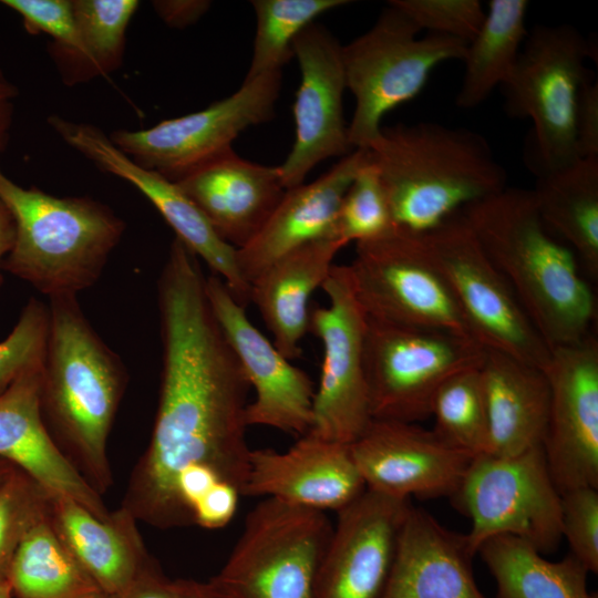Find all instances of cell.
<instances>
[{
    "mask_svg": "<svg viewBox=\"0 0 598 598\" xmlns=\"http://www.w3.org/2000/svg\"><path fill=\"white\" fill-rule=\"evenodd\" d=\"M210 308L255 390L246 409L248 426L261 425L303 435L312 424L315 386L310 377L285 358L249 320L226 283L206 277Z\"/></svg>",
    "mask_w": 598,
    "mask_h": 598,
    "instance_id": "18",
    "label": "cell"
},
{
    "mask_svg": "<svg viewBox=\"0 0 598 598\" xmlns=\"http://www.w3.org/2000/svg\"><path fill=\"white\" fill-rule=\"evenodd\" d=\"M466 536L410 507L382 598H486L473 574Z\"/></svg>",
    "mask_w": 598,
    "mask_h": 598,
    "instance_id": "25",
    "label": "cell"
},
{
    "mask_svg": "<svg viewBox=\"0 0 598 598\" xmlns=\"http://www.w3.org/2000/svg\"><path fill=\"white\" fill-rule=\"evenodd\" d=\"M17 96L18 89L0 69V153L9 141Z\"/></svg>",
    "mask_w": 598,
    "mask_h": 598,
    "instance_id": "46",
    "label": "cell"
},
{
    "mask_svg": "<svg viewBox=\"0 0 598 598\" xmlns=\"http://www.w3.org/2000/svg\"><path fill=\"white\" fill-rule=\"evenodd\" d=\"M548 229L557 233L591 278L598 276V157L538 174L532 190Z\"/></svg>",
    "mask_w": 598,
    "mask_h": 598,
    "instance_id": "29",
    "label": "cell"
},
{
    "mask_svg": "<svg viewBox=\"0 0 598 598\" xmlns=\"http://www.w3.org/2000/svg\"><path fill=\"white\" fill-rule=\"evenodd\" d=\"M544 369L549 412L543 448L549 473L564 493L598 488V342L585 339L550 350Z\"/></svg>",
    "mask_w": 598,
    "mask_h": 598,
    "instance_id": "15",
    "label": "cell"
},
{
    "mask_svg": "<svg viewBox=\"0 0 598 598\" xmlns=\"http://www.w3.org/2000/svg\"><path fill=\"white\" fill-rule=\"evenodd\" d=\"M395 228L426 234L503 190L507 176L478 133L431 122L382 127L367 150Z\"/></svg>",
    "mask_w": 598,
    "mask_h": 598,
    "instance_id": "4",
    "label": "cell"
},
{
    "mask_svg": "<svg viewBox=\"0 0 598 598\" xmlns=\"http://www.w3.org/2000/svg\"><path fill=\"white\" fill-rule=\"evenodd\" d=\"M207 0H155L152 7L165 24L185 29L196 23L210 8Z\"/></svg>",
    "mask_w": 598,
    "mask_h": 598,
    "instance_id": "45",
    "label": "cell"
},
{
    "mask_svg": "<svg viewBox=\"0 0 598 598\" xmlns=\"http://www.w3.org/2000/svg\"><path fill=\"white\" fill-rule=\"evenodd\" d=\"M0 199L16 226L1 269L49 299L76 296L92 287L125 230V223L107 205L22 187L1 167Z\"/></svg>",
    "mask_w": 598,
    "mask_h": 598,
    "instance_id": "5",
    "label": "cell"
},
{
    "mask_svg": "<svg viewBox=\"0 0 598 598\" xmlns=\"http://www.w3.org/2000/svg\"><path fill=\"white\" fill-rule=\"evenodd\" d=\"M485 353L465 336L367 317L363 362L372 419L415 423L430 417L439 388L480 368Z\"/></svg>",
    "mask_w": 598,
    "mask_h": 598,
    "instance_id": "8",
    "label": "cell"
},
{
    "mask_svg": "<svg viewBox=\"0 0 598 598\" xmlns=\"http://www.w3.org/2000/svg\"><path fill=\"white\" fill-rule=\"evenodd\" d=\"M527 9L526 0L489 1L483 24L468 42L463 59L465 71L455 100L457 106L480 105L507 81L528 34Z\"/></svg>",
    "mask_w": 598,
    "mask_h": 598,
    "instance_id": "32",
    "label": "cell"
},
{
    "mask_svg": "<svg viewBox=\"0 0 598 598\" xmlns=\"http://www.w3.org/2000/svg\"><path fill=\"white\" fill-rule=\"evenodd\" d=\"M292 51L301 81L293 103L295 143L278 166L285 189L303 184L322 161L353 151L343 117L347 86L342 45L324 27L313 22L296 38Z\"/></svg>",
    "mask_w": 598,
    "mask_h": 598,
    "instance_id": "17",
    "label": "cell"
},
{
    "mask_svg": "<svg viewBox=\"0 0 598 598\" xmlns=\"http://www.w3.org/2000/svg\"><path fill=\"white\" fill-rule=\"evenodd\" d=\"M0 598H13V595H12V591L8 581L0 582Z\"/></svg>",
    "mask_w": 598,
    "mask_h": 598,
    "instance_id": "50",
    "label": "cell"
},
{
    "mask_svg": "<svg viewBox=\"0 0 598 598\" xmlns=\"http://www.w3.org/2000/svg\"><path fill=\"white\" fill-rule=\"evenodd\" d=\"M480 373L488 423V454L508 457L543 445L550 401L544 370L486 349Z\"/></svg>",
    "mask_w": 598,
    "mask_h": 598,
    "instance_id": "27",
    "label": "cell"
},
{
    "mask_svg": "<svg viewBox=\"0 0 598 598\" xmlns=\"http://www.w3.org/2000/svg\"><path fill=\"white\" fill-rule=\"evenodd\" d=\"M394 228L379 174L367 159L341 200L333 236L344 247L380 238Z\"/></svg>",
    "mask_w": 598,
    "mask_h": 598,
    "instance_id": "36",
    "label": "cell"
},
{
    "mask_svg": "<svg viewBox=\"0 0 598 598\" xmlns=\"http://www.w3.org/2000/svg\"><path fill=\"white\" fill-rule=\"evenodd\" d=\"M176 184L236 250L257 235L286 192L278 166L245 159L233 147Z\"/></svg>",
    "mask_w": 598,
    "mask_h": 598,
    "instance_id": "23",
    "label": "cell"
},
{
    "mask_svg": "<svg viewBox=\"0 0 598 598\" xmlns=\"http://www.w3.org/2000/svg\"><path fill=\"white\" fill-rule=\"evenodd\" d=\"M561 495V534L575 556L589 571L598 573V492L578 487Z\"/></svg>",
    "mask_w": 598,
    "mask_h": 598,
    "instance_id": "40",
    "label": "cell"
},
{
    "mask_svg": "<svg viewBox=\"0 0 598 598\" xmlns=\"http://www.w3.org/2000/svg\"><path fill=\"white\" fill-rule=\"evenodd\" d=\"M332 532L324 512L265 497L208 582L225 598H313Z\"/></svg>",
    "mask_w": 598,
    "mask_h": 598,
    "instance_id": "7",
    "label": "cell"
},
{
    "mask_svg": "<svg viewBox=\"0 0 598 598\" xmlns=\"http://www.w3.org/2000/svg\"><path fill=\"white\" fill-rule=\"evenodd\" d=\"M578 155L598 157V84L588 80L582 84L576 113Z\"/></svg>",
    "mask_w": 598,
    "mask_h": 598,
    "instance_id": "43",
    "label": "cell"
},
{
    "mask_svg": "<svg viewBox=\"0 0 598 598\" xmlns=\"http://www.w3.org/2000/svg\"><path fill=\"white\" fill-rule=\"evenodd\" d=\"M116 598H184L181 580L168 579L153 559Z\"/></svg>",
    "mask_w": 598,
    "mask_h": 598,
    "instance_id": "44",
    "label": "cell"
},
{
    "mask_svg": "<svg viewBox=\"0 0 598 598\" xmlns=\"http://www.w3.org/2000/svg\"><path fill=\"white\" fill-rule=\"evenodd\" d=\"M1 3L18 13L30 34L51 37V45L71 49L76 43V29L72 0H2Z\"/></svg>",
    "mask_w": 598,
    "mask_h": 598,
    "instance_id": "41",
    "label": "cell"
},
{
    "mask_svg": "<svg viewBox=\"0 0 598 598\" xmlns=\"http://www.w3.org/2000/svg\"><path fill=\"white\" fill-rule=\"evenodd\" d=\"M367 159V150H353L313 182L286 189L257 235L236 250L239 271L248 283L299 247L334 238L341 200Z\"/></svg>",
    "mask_w": 598,
    "mask_h": 598,
    "instance_id": "24",
    "label": "cell"
},
{
    "mask_svg": "<svg viewBox=\"0 0 598 598\" xmlns=\"http://www.w3.org/2000/svg\"><path fill=\"white\" fill-rule=\"evenodd\" d=\"M76 43L49 44L48 51L65 85L105 76L121 68L125 33L140 7L136 0H72Z\"/></svg>",
    "mask_w": 598,
    "mask_h": 598,
    "instance_id": "31",
    "label": "cell"
},
{
    "mask_svg": "<svg viewBox=\"0 0 598 598\" xmlns=\"http://www.w3.org/2000/svg\"><path fill=\"white\" fill-rule=\"evenodd\" d=\"M411 506L410 499L367 488L338 512L313 598H382Z\"/></svg>",
    "mask_w": 598,
    "mask_h": 598,
    "instance_id": "20",
    "label": "cell"
},
{
    "mask_svg": "<svg viewBox=\"0 0 598 598\" xmlns=\"http://www.w3.org/2000/svg\"><path fill=\"white\" fill-rule=\"evenodd\" d=\"M589 49L573 25H536L502 85L507 111L533 121L540 173L566 167L580 158L576 113L581 86L587 81L585 62Z\"/></svg>",
    "mask_w": 598,
    "mask_h": 598,
    "instance_id": "9",
    "label": "cell"
},
{
    "mask_svg": "<svg viewBox=\"0 0 598 598\" xmlns=\"http://www.w3.org/2000/svg\"><path fill=\"white\" fill-rule=\"evenodd\" d=\"M341 248L334 238L309 243L275 261L250 285V301L272 333V343L290 361L301 355L312 293L322 287Z\"/></svg>",
    "mask_w": 598,
    "mask_h": 598,
    "instance_id": "28",
    "label": "cell"
},
{
    "mask_svg": "<svg viewBox=\"0 0 598 598\" xmlns=\"http://www.w3.org/2000/svg\"><path fill=\"white\" fill-rule=\"evenodd\" d=\"M422 31L470 42L478 32L485 10L478 0H391Z\"/></svg>",
    "mask_w": 598,
    "mask_h": 598,
    "instance_id": "39",
    "label": "cell"
},
{
    "mask_svg": "<svg viewBox=\"0 0 598 598\" xmlns=\"http://www.w3.org/2000/svg\"><path fill=\"white\" fill-rule=\"evenodd\" d=\"M477 553L495 580V598H590L589 571L571 554L546 559L527 542L509 535L486 539Z\"/></svg>",
    "mask_w": 598,
    "mask_h": 598,
    "instance_id": "30",
    "label": "cell"
},
{
    "mask_svg": "<svg viewBox=\"0 0 598 598\" xmlns=\"http://www.w3.org/2000/svg\"><path fill=\"white\" fill-rule=\"evenodd\" d=\"M349 446L367 488L402 499L452 498L474 458L433 430L392 420L372 419Z\"/></svg>",
    "mask_w": 598,
    "mask_h": 598,
    "instance_id": "19",
    "label": "cell"
},
{
    "mask_svg": "<svg viewBox=\"0 0 598 598\" xmlns=\"http://www.w3.org/2000/svg\"><path fill=\"white\" fill-rule=\"evenodd\" d=\"M41 412L60 450L99 493L113 485L107 440L125 368L95 332L76 296L50 298Z\"/></svg>",
    "mask_w": 598,
    "mask_h": 598,
    "instance_id": "3",
    "label": "cell"
},
{
    "mask_svg": "<svg viewBox=\"0 0 598 598\" xmlns=\"http://www.w3.org/2000/svg\"><path fill=\"white\" fill-rule=\"evenodd\" d=\"M461 215L550 350L590 334L592 290L575 252L550 235L532 190L505 187Z\"/></svg>",
    "mask_w": 598,
    "mask_h": 598,
    "instance_id": "2",
    "label": "cell"
},
{
    "mask_svg": "<svg viewBox=\"0 0 598 598\" xmlns=\"http://www.w3.org/2000/svg\"><path fill=\"white\" fill-rule=\"evenodd\" d=\"M16 468L11 463L0 458V486Z\"/></svg>",
    "mask_w": 598,
    "mask_h": 598,
    "instance_id": "49",
    "label": "cell"
},
{
    "mask_svg": "<svg viewBox=\"0 0 598 598\" xmlns=\"http://www.w3.org/2000/svg\"><path fill=\"white\" fill-rule=\"evenodd\" d=\"M184 598H225L213 586L196 580L179 579Z\"/></svg>",
    "mask_w": 598,
    "mask_h": 598,
    "instance_id": "48",
    "label": "cell"
},
{
    "mask_svg": "<svg viewBox=\"0 0 598 598\" xmlns=\"http://www.w3.org/2000/svg\"><path fill=\"white\" fill-rule=\"evenodd\" d=\"M48 494L31 477L16 468L0 486V582L29 527L47 508Z\"/></svg>",
    "mask_w": 598,
    "mask_h": 598,
    "instance_id": "37",
    "label": "cell"
},
{
    "mask_svg": "<svg viewBox=\"0 0 598 598\" xmlns=\"http://www.w3.org/2000/svg\"><path fill=\"white\" fill-rule=\"evenodd\" d=\"M367 489L350 446L311 432L287 451L251 450L241 496H264L337 513Z\"/></svg>",
    "mask_w": 598,
    "mask_h": 598,
    "instance_id": "21",
    "label": "cell"
},
{
    "mask_svg": "<svg viewBox=\"0 0 598 598\" xmlns=\"http://www.w3.org/2000/svg\"><path fill=\"white\" fill-rule=\"evenodd\" d=\"M7 581L13 598H109L60 540L47 508L21 539Z\"/></svg>",
    "mask_w": 598,
    "mask_h": 598,
    "instance_id": "33",
    "label": "cell"
},
{
    "mask_svg": "<svg viewBox=\"0 0 598 598\" xmlns=\"http://www.w3.org/2000/svg\"><path fill=\"white\" fill-rule=\"evenodd\" d=\"M47 515L60 540L109 598L123 594L153 560L137 520L123 507L100 518L71 498L48 494Z\"/></svg>",
    "mask_w": 598,
    "mask_h": 598,
    "instance_id": "26",
    "label": "cell"
},
{
    "mask_svg": "<svg viewBox=\"0 0 598 598\" xmlns=\"http://www.w3.org/2000/svg\"><path fill=\"white\" fill-rule=\"evenodd\" d=\"M421 30L399 9L388 6L367 32L342 45L347 89L355 109L348 125L353 150H368L385 114L414 99L443 62L463 61L467 42Z\"/></svg>",
    "mask_w": 598,
    "mask_h": 598,
    "instance_id": "6",
    "label": "cell"
},
{
    "mask_svg": "<svg viewBox=\"0 0 598 598\" xmlns=\"http://www.w3.org/2000/svg\"><path fill=\"white\" fill-rule=\"evenodd\" d=\"M281 80V71L267 72L244 80L235 93L204 110L144 130H116L109 137L135 164L176 183L231 148L246 128L271 120Z\"/></svg>",
    "mask_w": 598,
    "mask_h": 598,
    "instance_id": "14",
    "label": "cell"
},
{
    "mask_svg": "<svg viewBox=\"0 0 598 598\" xmlns=\"http://www.w3.org/2000/svg\"><path fill=\"white\" fill-rule=\"evenodd\" d=\"M433 431L455 448L476 457L488 454V423L480 368L462 371L436 391Z\"/></svg>",
    "mask_w": 598,
    "mask_h": 598,
    "instance_id": "35",
    "label": "cell"
},
{
    "mask_svg": "<svg viewBox=\"0 0 598 598\" xmlns=\"http://www.w3.org/2000/svg\"><path fill=\"white\" fill-rule=\"evenodd\" d=\"M321 289L329 305L311 306L308 326L323 349L309 432L350 445L372 421L363 362L367 315L348 265H333Z\"/></svg>",
    "mask_w": 598,
    "mask_h": 598,
    "instance_id": "13",
    "label": "cell"
},
{
    "mask_svg": "<svg viewBox=\"0 0 598 598\" xmlns=\"http://www.w3.org/2000/svg\"><path fill=\"white\" fill-rule=\"evenodd\" d=\"M348 267L367 317L475 339L421 234L394 228L380 238L357 243Z\"/></svg>",
    "mask_w": 598,
    "mask_h": 598,
    "instance_id": "11",
    "label": "cell"
},
{
    "mask_svg": "<svg viewBox=\"0 0 598 598\" xmlns=\"http://www.w3.org/2000/svg\"><path fill=\"white\" fill-rule=\"evenodd\" d=\"M51 128L69 146L102 171L135 186L159 212L179 239L219 277L239 305L250 302V283L241 276L236 249L224 241L204 214L174 182L143 168L120 151L100 127L65 120L48 118Z\"/></svg>",
    "mask_w": 598,
    "mask_h": 598,
    "instance_id": "16",
    "label": "cell"
},
{
    "mask_svg": "<svg viewBox=\"0 0 598 598\" xmlns=\"http://www.w3.org/2000/svg\"><path fill=\"white\" fill-rule=\"evenodd\" d=\"M49 336V307L32 297L10 334L0 342V394L29 367L44 362Z\"/></svg>",
    "mask_w": 598,
    "mask_h": 598,
    "instance_id": "38",
    "label": "cell"
},
{
    "mask_svg": "<svg viewBox=\"0 0 598 598\" xmlns=\"http://www.w3.org/2000/svg\"><path fill=\"white\" fill-rule=\"evenodd\" d=\"M471 329L486 349L544 370L550 349L460 214L421 234Z\"/></svg>",
    "mask_w": 598,
    "mask_h": 598,
    "instance_id": "12",
    "label": "cell"
},
{
    "mask_svg": "<svg viewBox=\"0 0 598 598\" xmlns=\"http://www.w3.org/2000/svg\"><path fill=\"white\" fill-rule=\"evenodd\" d=\"M590 598H598V595L596 592L591 594Z\"/></svg>",
    "mask_w": 598,
    "mask_h": 598,
    "instance_id": "51",
    "label": "cell"
},
{
    "mask_svg": "<svg viewBox=\"0 0 598 598\" xmlns=\"http://www.w3.org/2000/svg\"><path fill=\"white\" fill-rule=\"evenodd\" d=\"M472 520L471 551L498 535L518 537L542 554L561 539V495L549 473L543 445L518 455L483 454L473 458L452 497Z\"/></svg>",
    "mask_w": 598,
    "mask_h": 598,
    "instance_id": "10",
    "label": "cell"
},
{
    "mask_svg": "<svg viewBox=\"0 0 598 598\" xmlns=\"http://www.w3.org/2000/svg\"><path fill=\"white\" fill-rule=\"evenodd\" d=\"M44 362L25 369L0 394V458L25 473L47 494L71 498L100 518L111 512L49 433L41 412Z\"/></svg>",
    "mask_w": 598,
    "mask_h": 598,
    "instance_id": "22",
    "label": "cell"
},
{
    "mask_svg": "<svg viewBox=\"0 0 598 598\" xmlns=\"http://www.w3.org/2000/svg\"><path fill=\"white\" fill-rule=\"evenodd\" d=\"M205 281L196 255L175 237L157 286L158 408L121 505L137 522L161 529L193 524L176 492L183 471L209 467L240 495L248 474L250 385L210 308Z\"/></svg>",
    "mask_w": 598,
    "mask_h": 598,
    "instance_id": "1",
    "label": "cell"
},
{
    "mask_svg": "<svg viewBox=\"0 0 598 598\" xmlns=\"http://www.w3.org/2000/svg\"><path fill=\"white\" fill-rule=\"evenodd\" d=\"M256 34L245 80L281 71L293 58L296 38L322 13L350 3L347 0H252Z\"/></svg>",
    "mask_w": 598,
    "mask_h": 598,
    "instance_id": "34",
    "label": "cell"
},
{
    "mask_svg": "<svg viewBox=\"0 0 598 598\" xmlns=\"http://www.w3.org/2000/svg\"><path fill=\"white\" fill-rule=\"evenodd\" d=\"M14 235L16 226L13 217L0 199V269L3 259L13 246Z\"/></svg>",
    "mask_w": 598,
    "mask_h": 598,
    "instance_id": "47",
    "label": "cell"
},
{
    "mask_svg": "<svg viewBox=\"0 0 598 598\" xmlns=\"http://www.w3.org/2000/svg\"><path fill=\"white\" fill-rule=\"evenodd\" d=\"M240 496L239 491L230 484H216L193 507L194 524L207 529L224 527L234 517Z\"/></svg>",
    "mask_w": 598,
    "mask_h": 598,
    "instance_id": "42",
    "label": "cell"
}]
</instances>
